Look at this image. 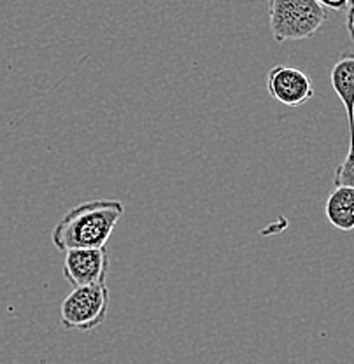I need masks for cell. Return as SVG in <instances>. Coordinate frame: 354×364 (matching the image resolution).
I'll return each mask as SVG.
<instances>
[{
    "instance_id": "9",
    "label": "cell",
    "mask_w": 354,
    "mask_h": 364,
    "mask_svg": "<svg viewBox=\"0 0 354 364\" xmlns=\"http://www.w3.org/2000/svg\"><path fill=\"white\" fill-rule=\"evenodd\" d=\"M326 11L332 9V11H344L348 9L349 6V0H318Z\"/></svg>"
},
{
    "instance_id": "1",
    "label": "cell",
    "mask_w": 354,
    "mask_h": 364,
    "mask_svg": "<svg viewBox=\"0 0 354 364\" xmlns=\"http://www.w3.org/2000/svg\"><path fill=\"white\" fill-rule=\"evenodd\" d=\"M125 205L120 200H90L67 212L51 233V242L60 252L74 249H104L118 221L123 218Z\"/></svg>"
},
{
    "instance_id": "2",
    "label": "cell",
    "mask_w": 354,
    "mask_h": 364,
    "mask_svg": "<svg viewBox=\"0 0 354 364\" xmlns=\"http://www.w3.org/2000/svg\"><path fill=\"white\" fill-rule=\"evenodd\" d=\"M328 11L318 0H269L270 32L276 43H298L319 32Z\"/></svg>"
},
{
    "instance_id": "5",
    "label": "cell",
    "mask_w": 354,
    "mask_h": 364,
    "mask_svg": "<svg viewBox=\"0 0 354 364\" xmlns=\"http://www.w3.org/2000/svg\"><path fill=\"white\" fill-rule=\"evenodd\" d=\"M266 91L270 97L286 107H302L314 97L309 75L295 67L276 65L266 74Z\"/></svg>"
},
{
    "instance_id": "8",
    "label": "cell",
    "mask_w": 354,
    "mask_h": 364,
    "mask_svg": "<svg viewBox=\"0 0 354 364\" xmlns=\"http://www.w3.org/2000/svg\"><path fill=\"white\" fill-rule=\"evenodd\" d=\"M349 136L351 140H349L348 154H345L344 161L335 168V188H340V186L354 188V134H349Z\"/></svg>"
},
{
    "instance_id": "10",
    "label": "cell",
    "mask_w": 354,
    "mask_h": 364,
    "mask_svg": "<svg viewBox=\"0 0 354 364\" xmlns=\"http://www.w3.org/2000/svg\"><path fill=\"white\" fill-rule=\"evenodd\" d=\"M348 32L354 43V0H349L348 6Z\"/></svg>"
},
{
    "instance_id": "4",
    "label": "cell",
    "mask_w": 354,
    "mask_h": 364,
    "mask_svg": "<svg viewBox=\"0 0 354 364\" xmlns=\"http://www.w3.org/2000/svg\"><path fill=\"white\" fill-rule=\"evenodd\" d=\"M109 264H111V259L105 249H74L66 252L62 273L72 289L98 286V284H105Z\"/></svg>"
},
{
    "instance_id": "3",
    "label": "cell",
    "mask_w": 354,
    "mask_h": 364,
    "mask_svg": "<svg viewBox=\"0 0 354 364\" xmlns=\"http://www.w3.org/2000/svg\"><path fill=\"white\" fill-rule=\"evenodd\" d=\"M109 287L105 284L72 289L60 306V322L67 331H93L108 317Z\"/></svg>"
},
{
    "instance_id": "7",
    "label": "cell",
    "mask_w": 354,
    "mask_h": 364,
    "mask_svg": "<svg viewBox=\"0 0 354 364\" xmlns=\"http://www.w3.org/2000/svg\"><path fill=\"white\" fill-rule=\"evenodd\" d=\"M325 214L330 225L337 230H354V188H335L326 200Z\"/></svg>"
},
{
    "instance_id": "6",
    "label": "cell",
    "mask_w": 354,
    "mask_h": 364,
    "mask_svg": "<svg viewBox=\"0 0 354 364\" xmlns=\"http://www.w3.org/2000/svg\"><path fill=\"white\" fill-rule=\"evenodd\" d=\"M330 81L348 114L349 134H354V53H342L332 67Z\"/></svg>"
}]
</instances>
